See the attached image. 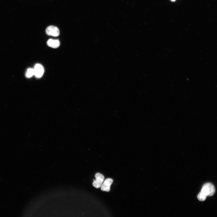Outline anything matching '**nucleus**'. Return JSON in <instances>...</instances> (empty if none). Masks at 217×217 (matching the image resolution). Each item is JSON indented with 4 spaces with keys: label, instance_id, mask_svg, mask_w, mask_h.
Listing matches in <instances>:
<instances>
[{
    "label": "nucleus",
    "instance_id": "nucleus-1",
    "mask_svg": "<svg viewBox=\"0 0 217 217\" xmlns=\"http://www.w3.org/2000/svg\"><path fill=\"white\" fill-rule=\"evenodd\" d=\"M201 191L207 196H211L215 193V190L214 185L212 184L207 183L203 185Z\"/></svg>",
    "mask_w": 217,
    "mask_h": 217
},
{
    "label": "nucleus",
    "instance_id": "nucleus-2",
    "mask_svg": "<svg viewBox=\"0 0 217 217\" xmlns=\"http://www.w3.org/2000/svg\"><path fill=\"white\" fill-rule=\"evenodd\" d=\"M96 180H94L93 183V185L96 188L101 187L104 181V176L99 173H97L95 175Z\"/></svg>",
    "mask_w": 217,
    "mask_h": 217
},
{
    "label": "nucleus",
    "instance_id": "nucleus-6",
    "mask_svg": "<svg viewBox=\"0 0 217 217\" xmlns=\"http://www.w3.org/2000/svg\"><path fill=\"white\" fill-rule=\"evenodd\" d=\"M47 44L48 46L51 47L56 48L59 46L60 42L58 39H49L48 40Z\"/></svg>",
    "mask_w": 217,
    "mask_h": 217
},
{
    "label": "nucleus",
    "instance_id": "nucleus-4",
    "mask_svg": "<svg viewBox=\"0 0 217 217\" xmlns=\"http://www.w3.org/2000/svg\"><path fill=\"white\" fill-rule=\"evenodd\" d=\"M113 182V180L110 178L106 179L103 182L101 187L102 191L109 192L110 190V186Z\"/></svg>",
    "mask_w": 217,
    "mask_h": 217
},
{
    "label": "nucleus",
    "instance_id": "nucleus-3",
    "mask_svg": "<svg viewBox=\"0 0 217 217\" xmlns=\"http://www.w3.org/2000/svg\"><path fill=\"white\" fill-rule=\"evenodd\" d=\"M47 34L53 36H59L60 32L58 28L54 26H50L47 27L46 30Z\"/></svg>",
    "mask_w": 217,
    "mask_h": 217
},
{
    "label": "nucleus",
    "instance_id": "nucleus-7",
    "mask_svg": "<svg viewBox=\"0 0 217 217\" xmlns=\"http://www.w3.org/2000/svg\"><path fill=\"white\" fill-rule=\"evenodd\" d=\"M34 75V69L31 68L28 69L26 72L25 76L27 78H30Z\"/></svg>",
    "mask_w": 217,
    "mask_h": 217
},
{
    "label": "nucleus",
    "instance_id": "nucleus-5",
    "mask_svg": "<svg viewBox=\"0 0 217 217\" xmlns=\"http://www.w3.org/2000/svg\"><path fill=\"white\" fill-rule=\"evenodd\" d=\"M34 75L36 78H39L41 77L44 73V68L42 66L39 64L35 65L34 68Z\"/></svg>",
    "mask_w": 217,
    "mask_h": 217
},
{
    "label": "nucleus",
    "instance_id": "nucleus-9",
    "mask_svg": "<svg viewBox=\"0 0 217 217\" xmlns=\"http://www.w3.org/2000/svg\"><path fill=\"white\" fill-rule=\"evenodd\" d=\"M171 1L174 2L175 1V0H171Z\"/></svg>",
    "mask_w": 217,
    "mask_h": 217
},
{
    "label": "nucleus",
    "instance_id": "nucleus-8",
    "mask_svg": "<svg viewBox=\"0 0 217 217\" xmlns=\"http://www.w3.org/2000/svg\"><path fill=\"white\" fill-rule=\"evenodd\" d=\"M207 196L200 191L198 194L197 197L198 200L201 201H203L205 200Z\"/></svg>",
    "mask_w": 217,
    "mask_h": 217
}]
</instances>
